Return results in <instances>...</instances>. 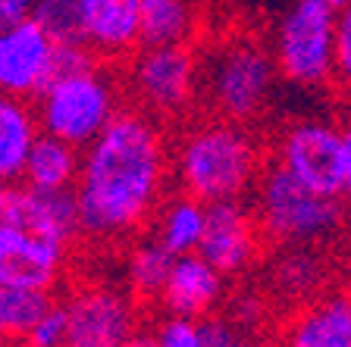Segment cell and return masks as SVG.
Segmentation results:
<instances>
[{"instance_id": "cell-1", "label": "cell", "mask_w": 351, "mask_h": 347, "mask_svg": "<svg viewBox=\"0 0 351 347\" xmlns=\"http://www.w3.org/2000/svg\"><path fill=\"white\" fill-rule=\"evenodd\" d=\"M173 191V135L169 125L125 107L82 151L73 185L82 244L119 250L147 231L157 207Z\"/></svg>"}, {"instance_id": "cell-2", "label": "cell", "mask_w": 351, "mask_h": 347, "mask_svg": "<svg viewBox=\"0 0 351 347\" xmlns=\"http://www.w3.org/2000/svg\"><path fill=\"white\" fill-rule=\"evenodd\" d=\"M173 135V188L204 203L248 201L270 163L267 138L257 125L201 113L169 129Z\"/></svg>"}, {"instance_id": "cell-3", "label": "cell", "mask_w": 351, "mask_h": 347, "mask_svg": "<svg viewBox=\"0 0 351 347\" xmlns=\"http://www.w3.org/2000/svg\"><path fill=\"white\" fill-rule=\"evenodd\" d=\"M197 110L257 125L270 113L279 85L270 41L254 31H219L197 44Z\"/></svg>"}, {"instance_id": "cell-4", "label": "cell", "mask_w": 351, "mask_h": 347, "mask_svg": "<svg viewBox=\"0 0 351 347\" xmlns=\"http://www.w3.org/2000/svg\"><path fill=\"white\" fill-rule=\"evenodd\" d=\"M129 107L119 66H110L85 47H63L60 69L35 97L44 135L85 151Z\"/></svg>"}, {"instance_id": "cell-5", "label": "cell", "mask_w": 351, "mask_h": 347, "mask_svg": "<svg viewBox=\"0 0 351 347\" xmlns=\"http://www.w3.org/2000/svg\"><path fill=\"white\" fill-rule=\"evenodd\" d=\"M248 203L270 247H323L348 222L342 197L317 194L273 159L263 166Z\"/></svg>"}, {"instance_id": "cell-6", "label": "cell", "mask_w": 351, "mask_h": 347, "mask_svg": "<svg viewBox=\"0 0 351 347\" xmlns=\"http://www.w3.org/2000/svg\"><path fill=\"white\" fill-rule=\"evenodd\" d=\"M197 69L195 44H141L119 66L125 101L173 129L197 113Z\"/></svg>"}, {"instance_id": "cell-7", "label": "cell", "mask_w": 351, "mask_h": 347, "mask_svg": "<svg viewBox=\"0 0 351 347\" xmlns=\"http://www.w3.org/2000/svg\"><path fill=\"white\" fill-rule=\"evenodd\" d=\"M336 10L323 0H292L270 35L279 79L301 91L336 85Z\"/></svg>"}, {"instance_id": "cell-8", "label": "cell", "mask_w": 351, "mask_h": 347, "mask_svg": "<svg viewBox=\"0 0 351 347\" xmlns=\"http://www.w3.org/2000/svg\"><path fill=\"white\" fill-rule=\"evenodd\" d=\"M69 347H123L145 329V304L123 282L69 279L60 294Z\"/></svg>"}, {"instance_id": "cell-9", "label": "cell", "mask_w": 351, "mask_h": 347, "mask_svg": "<svg viewBox=\"0 0 351 347\" xmlns=\"http://www.w3.org/2000/svg\"><path fill=\"white\" fill-rule=\"evenodd\" d=\"M267 151L276 166L292 172L317 194L342 197L345 188V125L332 119H295L267 138Z\"/></svg>"}, {"instance_id": "cell-10", "label": "cell", "mask_w": 351, "mask_h": 347, "mask_svg": "<svg viewBox=\"0 0 351 347\" xmlns=\"http://www.w3.org/2000/svg\"><path fill=\"white\" fill-rule=\"evenodd\" d=\"M75 250L79 247L47 238L29 225L0 219V285L57 294L69 282Z\"/></svg>"}, {"instance_id": "cell-11", "label": "cell", "mask_w": 351, "mask_h": 347, "mask_svg": "<svg viewBox=\"0 0 351 347\" xmlns=\"http://www.w3.org/2000/svg\"><path fill=\"white\" fill-rule=\"evenodd\" d=\"M270 250L257 216L248 201L207 203V225L197 253L210 260L226 279H241L254 272Z\"/></svg>"}, {"instance_id": "cell-12", "label": "cell", "mask_w": 351, "mask_h": 347, "mask_svg": "<svg viewBox=\"0 0 351 347\" xmlns=\"http://www.w3.org/2000/svg\"><path fill=\"white\" fill-rule=\"evenodd\" d=\"M63 44L38 19L0 29V91L35 101L57 75Z\"/></svg>"}, {"instance_id": "cell-13", "label": "cell", "mask_w": 351, "mask_h": 347, "mask_svg": "<svg viewBox=\"0 0 351 347\" xmlns=\"http://www.w3.org/2000/svg\"><path fill=\"white\" fill-rule=\"evenodd\" d=\"M273 347H351V285H329L304 304L289 307Z\"/></svg>"}, {"instance_id": "cell-14", "label": "cell", "mask_w": 351, "mask_h": 347, "mask_svg": "<svg viewBox=\"0 0 351 347\" xmlns=\"http://www.w3.org/2000/svg\"><path fill=\"white\" fill-rule=\"evenodd\" d=\"M226 285L229 279L210 260H204L201 253H182L169 266L154 310L191 319L213 316L226 307Z\"/></svg>"}, {"instance_id": "cell-15", "label": "cell", "mask_w": 351, "mask_h": 347, "mask_svg": "<svg viewBox=\"0 0 351 347\" xmlns=\"http://www.w3.org/2000/svg\"><path fill=\"white\" fill-rule=\"evenodd\" d=\"M82 47L123 66L141 47V0H82Z\"/></svg>"}, {"instance_id": "cell-16", "label": "cell", "mask_w": 351, "mask_h": 347, "mask_svg": "<svg viewBox=\"0 0 351 347\" xmlns=\"http://www.w3.org/2000/svg\"><path fill=\"white\" fill-rule=\"evenodd\" d=\"M263 269L270 297L285 300L289 307L304 304L332 285L329 260L320 247H273V257Z\"/></svg>"}, {"instance_id": "cell-17", "label": "cell", "mask_w": 351, "mask_h": 347, "mask_svg": "<svg viewBox=\"0 0 351 347\" xmlns=\"http://www.w3.org/2000/svg\"><path fill=\"white\" fill-rule=\"evenodd\" d=\"M207 0H141V44H201Z\"/></svg>"}, {"instance_id": "cell-18", "label": "cell", "mask_w": 351, "mask_h": 347, "mask_svg": "<svg viewBox=\"0 0 351 347\" xmlns=\"http://www.w3.org/2000/svg\"><path fill=\"white\" fill-rule=\"evenodd\" d=\"M204 225H207V203L173 188L157 207L147 231L173 257H182V253H197L201 238H204Z\"/></svg>"}, {"instance_id": "cell-19", "label": "cell", "mask_w": 351, "mask_h": 347, "mask_svg": "<svg viewBox=\"0 0 351 347\" xmlns=\"http://www.w3.org/2000/svg\"><path fill=\"white\" fill-rule=\"evenodd\" d=\"M41 135L35 101L0 91V179L19 181L25 159Z\"/></svg>"}, {"instance_id": "cell-20", "label": "cell", "mask_w": 351, "mask_h": 347, "mask_svg": "<svg viewBox=\"0 0 351 347\" xmlns=\"http://www.w3.org/2000/svg\"><path fill=\"white\" fill-rule=\"evenodd\" d=\"M119 257H123V285L138 297L145 307H154L157 297H160V288L167 282L169 266H173V253L154 238L151 231H141L129 244L119 247Z\"/></svg>"}, {"instance_id": "cell-21", "label": "cell", "mask_w": 351, "mask_h": 347, "mask_svg": "<svg viewBox=\"0 0 351 347\" xmlns=\"http://www.w3.org/2000/svg\"><path fill=\"white\" fill-rule=\"evenodd\" d=\"M79 166H82L79 147L41 131L29 159H25L19 181L35 191H73L75 179H79Z\"/></svg>"}, {"instance_id": "cell-22", "label": "cell", "mask_w": 351, "mask_h": 347, "mask_svg": "<svg viewBox=\"0 0 351 347\" xmlns=\"http://www.w3.org/2000/svg\"><path fill=\"white\" fill-rule=\"evenodd\" d=\"M57 294L51 291H38V288H10L0 285V316L7 322V332L13 335V341L19 344L25 338L32 326L53 307Z\"/></svg>"}, {"instance_id": "cell-23", "label": "cell", "mask_w": 351, "mask_h": 347, "mask_svg": "<svg viewBox=\"0 0 351 347\" xmlns=\"http://www.w3.org/2000/svg\"><path fill=\"white\" fill-rule=\"evenodd\" d=\"M38 19L63 47H82V0H38Z\"/></svg>"}, {"instance_id": "cell-24", "label": "cell", "mask_w": 351, "mask_h": 347, "mask_svg": "<svg viewBox=\"0 0 351 347\" xmlns=\"http://www.w3.org/2000/svg\"><path fill=\"white\" fill-rule=\"evenodd\" d=\"M147 329H151L157 347H213V338L207 332L204 319L157 313Z\"/></svg>"}, {"instance_id": "cell-25", "label": "cell", "mask_w": 351, "mask_h": 347, "mask_svg": "<svg viewBox=\"0 0 351 347\" xmlns=\"http://www.w3.org/2000/svg\"><path fill=\"white\" fill-rule=\"evenodd\" d=\"M19 347H69V326H66V310L60 304V297L53 300L51 310L25 332Z\"/></svg>"}, {"instance_id": "cell-26", "label": "cell", "mask_w": 351, "mask_h": 347, "mask_svg": "<svg viewBox=\"0 0 351 347\" xmlns=\"http://www.w3.org/2000/svg\"><path fill=\"white\" fill-rule=\"evenodd\" d=\"M336 88L351 94V3L336 16Z\"/></svg>"}, {"instance_id": "cell-27", "label": "cell", "mask_w": 351, "mask_h": 347, "mask_svg": "<svg viewBox=\"0 0 351 347\" xmlns=\"http://www.w3.org/2000/svg\"><path fill=\"white\" fill-rule=\"evenodd\" d=\"M38 0H0V29L16 25L22 19H32Z\"/></svg>"}, {"instance_id": "cell-28", "label": "cell", "mask_w": 351, "mask_h": 347, "mask_svg": "<svg viewBox=\"0 0 351 347\" xmlns=\"http://www.w3.org/2000/svg\"><path fill=\"white\" fill-rule=\"evenodd\" d=\"M345 151H348V166H345V188H342V203L351 219V123H345Z\"/></svg>"}, {"instance_id": "cell-29", "label": "cell", "mask_w": 351, "mask_h": 347, "mask_svg": "<svg viewBox=\"0 0 351 347\" xmlns=\"http://www.w3.org/2000/svg\"><path fill=\"white\" fill-rule=\"evenodd\" d=\"M223 347H273L270 341H263V338H254V335H245V332H239L229 344H223Z\"/></svg>"}, {"instance_id": "cell-30", "label": "cell", "mask_w": 351, "mask_h": 347, "mask_svg": "<svg viewBox=\"0 0 351 347\" xmlns=\"http://www.w3.org/2000/svg\"><path fill=\"white\" fill-rule=\"evenodd\" d=\"M123 347H157V341H154V335H151V329H138V332L132 335L129 341H125Z\"/></svg>"}, {"instance_id": "cell-31", "label": "cell", "mask_w": 351, "mask_h": 347, "mask_svg": "<svg viewBox=\"0 0 351 347\" xmlns=\"http://www.w3.org/2000/svg\"><path fill=\"white\" fill-rule=\"evenodd\" d=\"M0 347H19L13 341V335L7 332V322H3V316H0Z\"/></svg>"}, {"instance_id": "cell-32", "label": "cell", "mask_w": 351, "mask_h": 347, "mask_svg": "<svg viewBox=\"0 0 351 347\" xmlns=\"http://www.w3.org/2000/svg\"><path fill=\"white\" fill-rule=\"evenodd\" d=\"M323 3H326V7H332V10H336V13H339V10H345V7H348L351 0H323Z\"/></svg>"}, {"instance_id": "cell-33", "label": "cell", "mask_w": 351, "mask_h": 347, "mask_svg": "<svg viewBox=\"0 0 351 347\" xmlns=\"http://www.w3.org/2000/svg\"><path fill=\"white\" fill-rule=\"evenodd\" d=\"M7 185H10V181H3V179H0V194H3V188H7Z\"/></svg>"}, {"instance_id": "cell-34", "label": "cell", "mask_w": 351, "mask_h": 347, "mask_svg": "<svg viewBox=\"0 0 351 347\" xmlns=\"http://www.w3.org/2000/svg\"><path fill=\"white\" fill-rule=\"evenodd\" d=\"M348 123H351V94H348Z\"/></svg>"}]
</instances>
